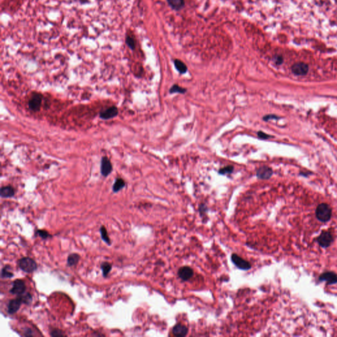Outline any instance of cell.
<instances>
[{
  "label": "cell",
  "instance_id": "cell-1",
  "mask_svg": "<svg viewBox=\"0 0 337 337\" xmlns=\"http://www.w3.org/2000/svg\"><path fill=\"white\" fill-rule=\"evenodd\" d=\"M315 216L322 223L328 222L332 217L331 207L329 205L325 203L320 204L316 208Z\"/></svg>",
  "mask_w": 337,
  "mask_h": 337
},
{
  "label": "cell",
  "instance_id": "cell-2",
  "mask_svg": "<svg viewBox=\"0 0 337 337\" xmlns=\"http://www.w3.org/2000/svg\"><path fill=\"white\" fill-rule=\"evenodd\" d=\"M19 267L24 272L31 273L37 269V264L34 260L30 258H22L18 262Z\"/></svg>",
  "mask_w": 337,
  "mask_h": 337
},
{
  "label": "cell",
  "instance_id": "cell-3",
  "mask_svg": "<svg viewBox=\"0 0 337 337\" xmlns=\"http://www.w3.org/2000/svg\"><path fill=\"white\" fill-rule=\"evenodd\" d=\"M333 240L334 238L332 234L330 233V232L325 230L321 232V233L316 239V241L319 244V245L324 248L330 246L333 243Z\"/></svg>",
  "mask_w": 337,
  "mask_h": 337
},
{
  "label": "cell",
  "instance_id": "cell-4",
  "mask_svg": "<svg viewBox=\"0 0 337 337\" xmlns=\"http://www.w3.org/2000/svg\"><path fill=\"white\" fill-rule=\"evenodd\" d=\"M231 260L235 265L241 270H249L252 267V265L248 261L236 254H233L231 255Z\"/></svg>",
  "mask_w": 337,
  "mask_h": 337
},
{
  "label": "cell",
  "instance_id": "cell-5",
  "mask_svg": "<svg viewBox=\"0 0 337 337\" xmlns=\"http://www.w3.org/2000/svg\"><path fill=\"white\" fill-rule=\"evenodd\" d=\"M26 290V286L24 281L21 279L15 280L13 283V287L10 290V292L13 295L20 296L23 295Z\"/></svg>",
  "mask_w": 337,
  "mask_h": 337
},
{
  "label": "cell",
  "instance_id": "cell-6",
  "mask_svg": "<svg viewBox=\"0 0 337 337\" xmlns=\"http://www.w3.org/2000/svg\"><path fill=\"white\" fill-rule=\"evenodd\" d=\"M42 96L39 94H34L30 97L28 102L29 108L34 112L39 111L42 105Z\"/></svg>",
  "mask_w": 337,
  "mask_h": 337
},
{
  "label": "cell",
  "instance_id": "cell-7",
  "mask_svg": "<svg viewBox=\"0 0 337 337\" xmlns=\"http://www.w3.org/2000/svg\"><path fill=\"white\" fill-rule=\"evenodd\" d=\"M24 303L23 299L21 296L16 299L11 300L9 301L7 306V311L9 314H14L19 310L21 304Z\"/></svg>",
  "mask_w": 337,
  "mask_h": 337
},
{
  "label": "cell",
  "instance_id": "cell-8",
  "mask_svg": "<svg viewBox=\"0 0 337 337\" xmlns=\"http://www.w3.org/2000/svg\"><path fill=\"white\" fill-rule=\"evenodd\" d=\"M309 67L307 64L304 63H297L294 64L292 67V71L298 76H304L307 74Z\"/></svg>",
  "mask_w": 337,
  "mask_h": 337
},
{
  "label": "cell",
  "instance_id": "cell-9",
  "mask_svg": "<svg viewBox=\"0 0 337 337\" xmlns=\"http://www.w3.org/2000/svg\"><path fill=\"white\" fill-rule=\"evenodd\" d=\"M319 280L320 281L326 282L327 285H334L337 283V275L332 271L325 272L321 274Z\"/></svg>",
  "mask_w": 337,
  "mask_h": 337
},
{
  "label": "cell",
  "instance_id": "cell-10",
  "mask_svg": "<svg viewBox=\"0 0 337 337\" xmlns=\"http://www.w3.org/2000/svg\"><path fill=\"white\" fill-rule=\"evenodd\" d=\"M194 275L193 269L188 266H184L179 269L178 275L183 281H186L191 279Z\"/></svg>",
  "mask_w": 337,
  "mask_h": 337
},
{
  "label": "cell",
  "instance_id": "cell-11",
  "mask_svg": "<svg viewBox=\"0 0 337 337\" xmlns=\"http://www.w3.org/2000/svg\"><path fill=\"white\" fill-rule=\"evenodd\" d=\"M112 171V165L107 157H103L101 162V173L103 176H107Z\"/></svg>",
  "mask_w": 337,
  "mask_h": 337
},
{
  "label": "cell",
  "instance_id": "cell-12",
  "mask_svg": "<svg viewBox=\"0 0 337 337\" xmlns=\"http://www.w3.org/2000/svg\"><path fill=\"white\" fill-rule=\"evenodd\" d=\"M273 175L272 169L267 166L260 167L256 172V176L260 179H269Z\"/></svg>",
  "mask_w": 337,
  "mask_h": 337
},
{
  "label": "cell",
  "instance_id": "cell-13",
  "mask_svg": "<svg viewBox=\"0 0 337 337\" xmlns=\"http://www.w3.org/2000/svg\"><path fill=\"white\" fill-rule=\"evenodd\" d=\"M188 327L185 325L178 323L175 325L172 329L173 334L176 336H185L188 333Z\"/></svg>",
  "mask_w": 337,
  "mask_h": 337
},
{
  "label": "cell",
  "instance_id": "cell-14",
  "mask_svg": "<svg viewBox=\"0 0 337 337\" xmlns=\"http://www.w3.org/2000/svg\"><path fill=\"white\" fill-rule=\"evenodd\" d=\"M118 114V109L117 108L113 106L111 107H109L108 109L104 110L100 113V117L103 119H109L115 117V116H117Z\"/></svg>",
  "mask_w": 337,
  "mask_h": 337
},
{
  "label": "cell",
  "instance_id": "cell-15",
  "mask_svg": "<svg viewBox=\"0 0 337 337\" xmlns=\"http://www.w3.org/2000/svg\"><path fill=\"white\" fill-rule=\"evenodd\" d=\"M170 7L174 10H181L185 5V0H167Z\"/></svg>",
  "mask_w": 337,
  "mask_h": 337
},
{
  "label": "cell",
  "instance_id": "cell-16",
  "mask_svg": "<svg viewBox=\"0 0 337 337\" xmlns=\"http://www.w3.org/2000/svg\"><path fill=\"white\" fill-rule=\"evenodd\" d=\"M15 194L14 189L11 186H3L1 188V196L2 198H11Z\"/></svg>",
  "mask_w": 337,
  "mask_h": 337
},
{
  "label": "cell",
  "instance_id": "cell-17",
  "mask_svg": "<svg viewBox=\"0 0 337 337\" xmlns=\"http://www.w3.org/2000/svg\"><path fill=\"white\" fill-rule=\"evenodd\" d=\"M174 64L177 71H178L180 73H181V74H185V72H186L187 67L182 61L179 59H175L174 61Z\"/></svg>",
  "mask_w": 337,
  "mask_h": 337
},
{
  "label": "cell",
  "instance_id": "cell-18",
  "mask_svg": "<svg viewBox=\"0 0 337 337\" xmlns=\"http://www.w3.org/2000/svg\"><path fill=\"white\" fill-rule=\"evenodd\" d=\"M80 260V256L77 254H71L68 256L67 258V264L69 266L72 267L77 265Z\"/></svg>",
  "mask_w": 337,
  "mask_h": 337
},
{
  "label": "cell",
  "instance_id": "cell-19",
  "mask_svg": "<svg viewBox=\"0 0 337 337\" xmlns=\"http://www.w3.org/2000/svg\"><path fill=\"white\" fill-rule=\"evenodd\" d=\"M125 186V182L122 179H116L114 185L113 186V191L114 192H117L122 188H123Z\"/></svg>",
  "mask_w": 337,
  "mask_h": 337
},
{
  "label": "cell",
  "instance_id": "cell-20",
  "mask_svg": "<svg viewBox=\"0 0 337 337\" xmlns=\"http://www.w3.org/2000/svg\"><path fill=\"white\" fill-rule=\"evenodd\" d=\"M125 42H126V44L129 47L131 50H134V49H135V47H136L135 39H134V38L132 37V36L127 34L125 38Z\"/></svg>",
  "mask_w": 337,
  "mask_h": 337
},
{
  "label": "cell",
  "instance_id": "cell-21",
  "mask_svg": "<svg viewBox=\"0 0 337 337\" xmlns=\"http://www.w3.org/2000/svg\"><path fill=\"white\" fill-rule=\"evenodd\" d=\"M186 92V90L185 88H183L177 84L173 85L169 90V92L171 94H174V93L185 94Z\"/></svg>",
  "mask_w": 337,
  "mask_h": 337
},
{
  "label": "cell",
  "instance_id": "cell-22",
  "mask_svg": "<svg viewBox=\"0 0 337 337\" xmlns=\"http://www.w3.org/2000/svg\"><path fill=\"white\" fill-rule=\"evenodd\" d=\"M112 265L108 262H103L101 265V268L104 277H107L112 269Z\"/></svg>",
  "mask_w": 337,
  "mask_h": 337
},
{
  "label": "cell",
  "instance_id": "cell-23",
  "mask_svg": "<svg viewBox=\"0 0 337 337\" xmlns=\"http://www.w3.org/2000/svg\"><path fill=\"white\" fill-rule=\"evenodd\" d=\"M100 233H101V236H102V240L106 242L107 244H110L111 243V240H110V239L108 236V234H107V230L104 227V226H102L101 229H100Z\"/></svg>",
  "mask_w": 337,
  "mask_h": 337
},
{
  "label": "cell",
  "instance_id": "cell-24",
  "mask_svg": "<svg viewBox=\"0 0 337 337\" xmlns=\"http://www.w3.org/2000/svg\"><path fill=\"white\" fill-rule=\"evenodd\" d=\"M10 267L9 266L4 267L2 270V278L7 279L13 277V274L9 271Z\"/></svg>",
  "mask_w": 337,
  "mask_h": 337
},
{
  "label": "cell",
  "instance_id": "cell-25",
  "mask_svg": "<svg viewBox=\"0 0 337 337\" xmlns=\"http://www.w3.org/2000/svg\"><path fill=\"white\" fill-rule=\"evenodd\" d=\"M233 167L231 166V165H229V166H226L225 167H223L222 169H221L219 171V174L221 175H226V174H230L232 173V171H233Z\"/></svg>",
  "mask_w": 337,
  "mask_h": 337
},
{
  "label": "cell",
  "instance_id": "cell-26",
  "mask_svg": "<svg viewBox=\"0 0 337 337\" xmlns=\"http://www.w3.org/2000/svg\"><path fill=\"white\" fill-rule=\"evenodd\" d=\"M36 233H37L41 238H42L43 239H46L49 236H50V235L48 234V232H47L45 230H38L37 232H36Z\"/></svg>",
  "mask_w": 337,
  "mask_h": 337
},
{
  "label": "cell",
  "instance_id": "cell-27",
  "mask_svg": "<svg viewBox=\"0 0 337 337\" xmlns=\"http://www.w3.org/2000/svg\"><path fill=\"white\" fill-rule=\"evenodd\" d=\"M258 137H259L260 138L263 139V140H265V139H267V138H270V137H271V136L268 135V134L264 133V132H262V131H259V132H258Z\"/></svg>",
  "mask_w": 337,
  "mask_h": 337
},
{
  "label": "cell",
  "instance_id": "cell-28",
  "mask_svg": "<svg viewBox=\"0 0 337 337\" xmlns=\"http://www.w3.org/2000/svg\"><path fill=\"white\" fill-rule=\"evenodd\" d=\"M51 335L53 336H63L64 334L62 333V331L56 329V330H53V331H52Z\"/></svg>",
  "mask_w": 337,
  "mask_h": 337
},
{
  "label": "cell",
  "instance_id": "cell-29",
  "mask_svg": "<svg viewBox=\"0 0 337 337\" xmlns=\"http://www.w3.org/2000/svg\"><path fill=\"white\" fill-rule=\"evenodd\" d=\"M278 119V117H277L276 115H268L263 117V120L264 121H269L271 119Z\"/></svg>",
  "mask_w": 337,
  "mask_h": 337
},
{
  "label": "cell",
  "instance_id": "cell-30",
  "mask_svg": "<svg viewBox=\"0 0 337 337\" xmlns=\"http://www.w3.org/2000/svg\"><path fill=\"white\" fill-rule=\"evenodd\" d=\"M274 61L276 64L280 65L283 62V59L281 56H276V57H275V58H274Z\"/></svg>",
  "mask_w": 337,
  "mask_h": 337
},
{
  "label": "cell",
  "instance_id": "cell-31",
  "mask_svg": "<svg viewBox=\"0 0 337 337\" xmlns=\"http://www.w3.org/2000/svg\"><path fill=\"white\" fill-rule=\"evenodd\" d=\"M73 1H74V2H78L80 3H82V4L87 3H88L89 2L88 0H73Z\"/></svg>",
  "mask_w": 337,
  "mask_h": 337
}]
</instances>
